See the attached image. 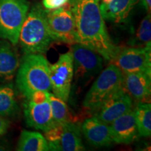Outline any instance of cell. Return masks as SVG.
I'll return each mask as SVG.
<instances>
[{
	"instance_id": "d6986e66",
	"label": "cell",
	"mask_w": 151,
	"mask_h": 151,
	"mask_svg": "<svg viewBox=\"0 0 151 151\" xmlns=\"http://www.w3.org/2000/svg\"><path fill=\"white\" fill-rule=\"evenodd\" d=\"M18 109L14 85L9 83L0 84V116H14Z\"/></svg>"
},
{
	"instance_id": "484cf974",
	"label": "cell",
	"mask_w": 151,
	"mask_h": 151,
	"mask_svg": "<svg viewBox=\"0 0 151 151\" xmlns=\"http://www.w3.org/2000/svg\"><path fill=\"white\" fill-rule=\"evenodd\" d=\"M101 1L102 4H108L110 2V1H112V0H101Z\"/></svg>"
},
{
	"instance_id": "d4e9b609",
	"label": "cell",
	"mask_w": 151,
	"mask_h": 151,
	"mask_svg": "<svg viewBox=\"0 0 151 151\" xmlns=\"http://www.w3.org/2000/svg\"><path fill=\"white\" fill-rule=\"evenodd\" d=\"M143 6L146 9L148 14H150L151 0H141Z\"/></svg>"
},
{
	"instance_id": "9c48e42d",
	"label": "cell",
	"mask_w": 151,
	"mask_h": 151,
	"mask_svg": "<svg viewBox=\"0 0 151 151\" xmlns=\"http://www.w3.org/2000/svg\"><path fill=\"white\" fill-rule=\"evenodd\" d=\"M50 78L52 94L67 102L73 78V62L71 50L60 55L58 61L50 65Z\"/></svg>"
},
{
	"instance_id": "4316f807",
	"label": "cell",
	"mask_w": 151,
	"mask_h": 151,
	"mask_svg": "<svg viewBox=\"0 0 151 151\" xmlns=\"http://www.w3.org/2000/svg\"><path fill=\"white\" fill-rule=\"evenodd\" d=\"M6 148L5 147L2 146V145H0V150H5Z\"/></svg>"
},
{
	"instance_id": "9a60e30c",
	"label": "cell",
	"mask_w": 151,
	"mask_h": 151,
	"mask_svg": "<svg viewBox=\"0 0 151 151\" xmlns=\"http://www.w3.org/2000/svg\"><path fill=\"white\" fill-rule=\"evenodd\" d=\"M20 66L18 55L8 41L0 43V82H10L14 79Z\"/></svg>"
},
{
	"instance_id": "8992f818",
	"label": "cell",
	"mask_w": 151,
	"mask_h": 151,
	"mask_svg": "<svg viewBox=\"0 0 151 151\" xmlns=\"http://www.w3.org/2000/svg\"><path fill=\"white\" fill-rule=\"evenodd\" d=\"M25 122L29 127L46 132L55 124L49 101V92L37 91L23 104Z\"/></svg>"
},
{
	"instance_id": "2e32d148",
	"label": "cell",
	"mask_w": 151,
	"mask_h": 151,
	"mask_svg": "<svg viewBox=\"0 0 151 151\" xmlns=\"http://www.w3.org/2000/svg\"><path fill=\"white\" fill-rule=\"evenodd\" d=\"M86 150L81 139L80 128L73 122L63 123L61 137L51 150L82 151Z\"/></svg>"
},
{
	"instance_id": "8fae6325",
	"label": "cell",
	"mask_w": 151,
	"mask_h": 151,
	"mask_svg": "<svg viewBox=\"0 0 151 151\" xmlns=\"http://www.w3.org/2000/svg\"><path fill=\"white\" fill-rule=\"evenodd\" d=\"M132 97L122 88L94 111V116L104 123L110 124L124 113L132 110Z\"/></svg>"
},
{
	"instance_id": "4fadbf2b",
	"label": "cell",
	"mask_w": 151,
	"mask_h": 151,
	"mask_svg": "<svg viewBox=\"0 0 151 151\" xmlns=\"http://www.w3.org/2000/svg\"><path fill=\"white\" fill-rule=\"evenodd\" d=\"M81 129L90 144L95 147H106L112 143L110 126L95 116L87 118L83 122Z\"/></svg>"
},
{
	"instance_id": "ac0fdd59",
	"label": "cell",
	"mask_w": 151,
	"mask_h": 151,
	"mask_svg": "<svg viewBox=\"0 0 151 151\" xmlns=\"http://www.w3.org/2000/svg\"><path fill=\"white\" fill-rule=\"evenodd\" d=\"M17 150L48 151V143L44 136L39 132L23 130L19 138Z\"/></svg>"
},
{
	"instance_id": "30bf717a",
	"label": "cell",
	"mask_w": 151,
	"mask_h": 151,
	"mask_svg": "<svg viewBox=\"0 0 151 151\" xmlns=\"http://www.w3.org/2000/svg\"><path fill=\"white\" fill-rule=\"evenodd\" d=\"M112 62L122 73L143 71L151 76V46L120 49Z\"/></svg>"
},
{
	"instance_id": "52a82bcc",
	"label": "cell",
	"mask_w": 151,
	"mask_h": 151,
	"mask_svg": "<svg viewBox=\"0 0 151 151\" xmlns=\"http://www.w3.org/2000/svg\"><path fill=\"white\" fill-rule=\"evenodd\" d=\"M73 62V77L79 84H87L103 70V59L92 49L74 43L71 48Z\"/></svg>"
},
{
	"instance_id": "5b68a950",
	"label": "cell",
	"mask_w": 151,
	"mask_h": 151,
	"mask_svg": "<svg viewBox=\"0 0 151 151\" xmlns=\"http://www.w3.org/2000/svg\"><path fill=\"white\" fill-rule=\"evenodd\" d=\"M29 9L27 0H0V38L13 46L18 43L20 29Z\"/></svg>"
},
{
	"instance_id": "277c9868",
	"label": "cell",
	"mask_w": 151,
	"mask_h": 151,
	"mask_svg": "<svg viewBox=\"0 0 151 151\" xmlns=\"http://www.w3.org/2000/svg\"><path fill=\"white\" fill-rule=\"evenodd\" d=\"M123 88V73L114 64H111L101 71L87 92L83 106L95 111L106 101Z\"/></svg>"
},
{
	"instance_id": "6da1fadb",
	"label": "cell",
	"mask_w": 151,
	"mask_h": 151,
	"mask_svg": "<svg viewBox=\"0 0 151 151\" xmlns=\"http://www.w3.org/2000/svg\"><path fill=\"white\" fill-rule=\"evenodd\" d=\"M69 1L75 20L77 43L92 49L112 62L120 48L109 37L99 9L100 0Z\"/></svg>"
},
{
	"instance_id": "e0dca14e",
	"label": "cell",
	"mask_w": 151,
	"mask_h": 151,
	"mask_svg": "<svg viewBox=\"0 0 151 151\" xmlns=\"http://www.w3.org/2000/svg\"><path fill=\"white\" fill-rule=\"evenodd\" d=\"M139 0H112L108 4H99L104 20L122 22L129 16L130 11Z\"/></svg>"
},
{
	"instance_id": "cb8c5ba5",
	"label": "cell",
	"mask_w": 151,
	"mask_h": 151,
	"mask_svg": "<svg viewBox=\"0 0 151 151\" xmlns=\"http://www.w3.org/2000/svg\"><path fill=\"white\" fill-rule=\"evenodd\" d=\"M9 127V122L4 117L0 116V137L6 133Z\"/></svg>"
},
{
	"instance_id": "7a4b0ae2",
	"label": "cell",
	"mask_w": 151,
	"mask_h": 151,
	"mask_svg": "<svg viewBox=\"0 0 151 151\" xmlns=\"http://www.w3.org/2000/svg\"><path fill=\"white\" fill-rule=\"evenodd\" d=\"M46 13L47 9L40 4H36L28 11L18 39L24 54L46 53L53 41L47 25Z\"/></svg>"
},
{
	"instance_id": "7402d4cb",
	"label": "cell",
	"mask_w": 151,
	"mask_h": 151,
	"mask_svg": "<svg viewBox=\"0 0 151 151\" xmlns=\"http://www.w3.org/2000/svg\"><path fill=\"white\" fill-rule=\"evenodd\" d=\"M134 44L145 47L151 46V17L150 14L143 19L135 36Z\"/></svg>"
},
{
	"instance_id": "7c38bea8",
	"label": "cell",
	"mask_w": 151,
	"mask_h": 151,
	"mask_svg": "<svg viewBox=\"0 0 151 151\" xmlns=\"http://www.w3.org/2000/svg\"><path fill=\"white\" fill-rule=\"evenodd\" d=\"M113 142L130 144L140 137L134 110L124 113L109 124Z\"/></svg>"
},
{
	"instance_id": "ba28073f",
	"label": "cell",
	"mask_w": 151,
	"mask_h": 151,
	"mask_svg": "<svg viewBox=\"0 0 151 151\" xmlns=\"http://www.w3.org/2000/svg\"><path fill=\"white\" fill-rule=\"evenodd\" d=\"M46 21L49 33L53 41L71 45L78 43L74 17L70 6L47 10Z\"/></svg>"
},
{
	"instance_id": "5bb4252c",
	"label": "cell",
	"mask_w": 151,
	"mask_h": 151,
	"mask_svg": "<svg viewBox=\"0 0 151 151\" xmlns=\"http://www.w3.org/2000/svg\"><path fill=\"white\" fill-rule=\"evenodd\" d=\"M123 73V88L131 97L144 102L151 94V76L143 71Z\"/></svg>"
},
{
	"instance_id": "3957f363",
	"label": "cell",
	"mask_w": 151,
	"mask_h": 151,
	"mask_svg": "<svg viewBox=\"0 0 151 151\" xmlns=\"http://www.w3.org/2000/svg\"><path fill=\"white\" fill-rule=\"evenodd\" d=\"M16 86L25 98L37 91L51 92L50 64L41 54H25L16 73Z\"/></svg>"
},
{
	"instance_id": "44dd1931",
	"label": "cell",
	"mask_w": 151,
	"mask_h": 151,
	"mask_svg": "<svg viewBox=\"0 0 151 151\" xmlns=\"http://www.w3.org/2000/svg\"><path fill=\"white\" fill-rule=\"evenodd\" d=\"M49 101L51 107L52 118L55 124L71 121L70 113L65 101L56 97L51 92H49Z\"/></svg>"
},
{
	"instance_id": "603a6c76",
	"label": "cell",
	"mask_w": 151,
	"mask_h": 151,
	"mask_svg": "<svg viewBox=\"0 0 151 151\" xmlns=\"http://www.w3.org/2000/svg\"><path fill=\"white\" fill-rule=\"evenodd\" d=\"M69 0H43V5L47 10H53L63 6Z\"/></svg>"
},
{
	"instance_id": "ffe728a7",
	"label": "cell",
	"mask_w": 151,
	"mask_h": 151,
	"mask_svg": "<svg viewBox=\"0 0 151 151\" xmlns=\"http://www.w3.org/2000/svg\"><path fill=\"white\" fill-rule=\"evenodd\" d=\"M134 111L140 137H150L151 134L150 104L145 102L138 104Z\"/></svg>"
}]
</instances>
